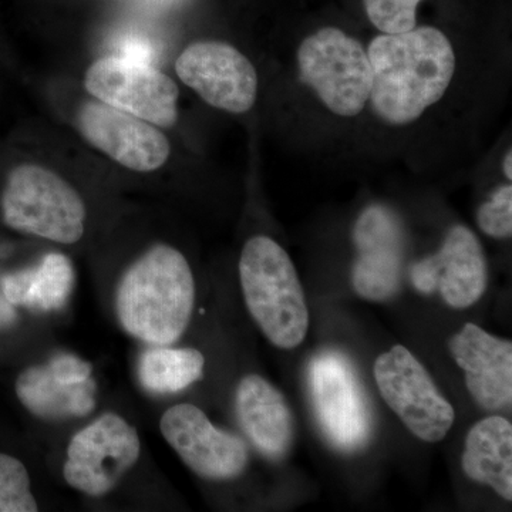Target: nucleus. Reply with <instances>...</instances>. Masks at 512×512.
<instances>
[{
  "instance_id": "nucleus-4",
  "label": "nucleus",
  "mask_w": 512,
  "mask_h": 512,
  "mask_svg": "<svg viewBox=\"0 0 512 512\" xmlns=\"http://www.w3.org/2000/svg\"><path fill=\"white\" fill-rule=\"evenodd\" d=\"M0 208L9 228L57 244H76L86 231L79 192L42 165L22 164L10 171Z\"/></svg>"
},
{
  "instance_id": "nucleus-6",
  "label": "nucleus",
  "mask_w": 512,
  "mask_h": 512,
  "mask_svg": "<svg viewBox=\"0 0 512 512\" xmlns=\"http://www.w3.org/2000/svg\"><path fill=\"white\" fill-rule=\"evenodd\" d=\"M313 410L333 447L353 453L372 434V410L365 389L349 357L323 350L309 365Z\"/></svg>"
},
{
  "instance_id": "nucleus-10",
  "label": "nucleus",
  "mask_w": 512,
  "mask_h": 512,
  "mask_svg": "<svg viewBox=\"0 0 512 512\" xmlns=\"http://www.w3.org/2000/svg\"><path fill=\"white\" fill-rule=\"evenodd\" d=\"M175 73L214 109L245 114L258 99L254 64L237 47L220 40H201L185 47L175 60Z\"/></svg>"
},
{
  "instance_id": "nucleus-21",
  "label": "nucleus",
  "mask_w": 512,
  "mask_h": 512,
  "mask_svg": "<svg viewBox=\"0 0 512 512\" xmlns=\"http://www.w3.org/2000/svg\"><path fill=\"white\" fill-rule=\"evenodd\" d=\"M39 510L32 490L28 468L19 458L0 453V512H36Z\"/></svg>"
},
{
  "instance_id": "nucleus-20",
  "label": "nucleus",
  "mask_w": 512,
  "mask_h": 512,
  "mask_svg": "<svg viewBox=\"0 0 512 512\" xmlns=\"http://www.w3.org/2000/svg\"><path fill=\"white\" fill-rule=\"evenodd\" d=\"M204 366L200 350L154 346L138 360V379L147 392L178 393L201 379Z\"/></svg>"
},
{
  "instance_id": "nucleus-19",
  "label": "nucleus",
  "mask_w": 512,
  "mask_h": 512,
  "mask_svg": "<svg viewBox=\"0 0 512 512\" xmlns=\"http://www.w3.org/2000/svg\"><path fill=\"white\" fill-rule=\"evenodd\" d=\"M74 286V268L66 255L52 252L32 268L2 276V289L13 306L30 311L55 312L69 302Z\"/></svg>"
},
{
  "instance_id": "nucleus-23",
  "label": "nucleus",
  "mask_w": 512,
  "mask_h": 512,
  "mask_svg": "<svg viewBox=\"0 0 512 512\" xmlns=\"http://www.w3.org/2000/svg\"><path fill=\"white\" fill-rule=\"evenodd\" d=\"M477 224L491 238H510L512 235V185L497 188L490 200L477 212Z\"/></svg>"
},
{
  "instance_id": "nucleus-22",
  "label": "nucleus",
  "mask_w": 512,
  "mask_h": 512,
  "mask_svg": "<svg viewBox=\"0 0 512 512\" xmlns=\"http://www.w3.org/2000/svg\"><path fill=\"white\" fill-rule=\"evenodd\" d=\"M421 0H363L366 15L386 35L416 28L417 6Z\"/></svg>"
},
{
  "instance_id": "nucleus-7",
  "label": "nucleus",
  "mask_w": 512,
  "mask_h": 512,
  "mask_svg": "<svg viewBox=\"0 0 512 512\" xmlns=\"http://www.w3.org/2000/svg\"><path fill=\"white\" fill-rule=\"evenodd\" d=\"M373 375L387 406L417 439L439 443L456 420L453 406L440 393L426 367L402 345L377 357Z\"/></svg>"
},
{
  "instance_id": "nucleus-8",
  "label": "nucleus",
  "mask_w": 512,
  "mask_h": 512,
  "mask_svg": "<svg viewBox=\"0 0 512 512\" xmlns=\"http://www.w3.org/2000/svg\"><path fill=\"white\" fill-rule=\"evenodd\" d=\"M84 87L94 99L161 128L178 120L180 90L167 74L143 60L106 56L90 64Z\"/></svg>"
},
{
  "instance_id": "nucleus-5",
  "label": "nucleus",
  "mask_w": 512,
  "mask_h": 512,
  "mask_svg": "<svg viewBox=\"0 0 512 512\" xmlns=\"http://www.w3.org/2000/svg\"><path fill=\"white\" fill-rule=\"evenodd\" d=\"M299 77L335 116L356 117L369 104L372 66L356 37L322 28L306 37L296 53Z\"/></svg>"
},
{
  "instance_id": "nucleus-12",
  "label": "nucleus",
  "mask_w": 512,
  "mask_h": 512,
  "mask_svg": "<svg viewBox=\"0 0 512 512\" xmlns=\"http://www.w3.org/2000/svg\"><path fill=\"white\" fill-rule=\"evenodd\" d=\"M356 259L352 284L357 295L373 302L392 298L402 284L404 228L396 212L384 205L367 207L353 228Z\"/></svg>"
},
{
  "instance_id": "nucleus-24",
  "label": "nucleus",
  "mask_w": 512,
  "mask_h": 512,
  "mask_svg": "<svg viewBox=\"0 0 512 512\" xmlns=\"http://www.w3.org/2000/svg\"><path fill=\"white\" fill-rule=\"evenodd\" d=\"M18 322V311L16 306L6 299L2 289V276H0V332L12 328Z\"/></svg>"
},
{
  "instance_id": "nucleus-3",
  "label": "nucleus",
  "mask_w": 512,
  "mask_h": 512,
  "mask_svg": "<svg viewBox=\"0 0 512 512\" xmlns=\"http://www.w3.org/2000/svg\"><path fill=\"white\" fill-rule=\"evenodd\" d=\"M239 282L248 311L269 342L298 348L308 333L309 311L288 252L266 235L249 238L239 258Z\"/></svg>"
},
{
  "instance_id": "nucleus-11",
  "label": "nucleus",
  "mask_w": 512,
  "mask_h": 512,
  "mask_svg": "<svg viewBox=\"0 0 512 512\" xmlns=\"http://www.w3.org/2000/svg\"><path fill=\"white\" fill-rule=\"evenodd\" d=\"M160 430L185 466L204 480H234L248 466L245 441L215 427L194 404L170 407L161 416Z\"/></svg>"
},
{
  "instance_id": "nucleus-9",
  "label": "nucleus",
  "mask_w": 512,
  "mask_h": 512,
  "mask_svg": "<svg viewBox=\"0 0 512 512\" xmlns=\"http://www.w3.org/2000/svg\"><path fill=\"white\" fill-rule=\"evenodd\" d=\"M141 456L137 430L116 413H106L74 434L67 446L64 481L89 497H104Z\"/></svg>"
},
{
  "instance_id": "nucleus-2",
  "label": "nucleus",
  "mask_w": 512,
  "mask_h": 512,
  "mask_svg": "<svg viewBox=\"0 0 512 512\" xmlns=\"http://www.w3.org/2000/svg\"><path fill=\"white\" fill-rule=\"evenodd\" d=\"M194 305L191 266L167 244L154 245L128 266L114 298L121 328L151 346L174 345L190 325Z\"/></svg>"
},
{
  "instance_id": "nucleus-18",
  "label": "nucleus",
  "mask_w": 512,
  "mask_h": 512,
  "mask_svg": "<svg viewBox=\"0 0 512 512\" xmlns=\"http://www.w3.org/2000/svg\"><path fill=\"white\" fill-rule=\"evenodd\" d=\"M461 467L470 480L512 500V426L501 416L478 421L468 431Z\"/></svg>"
},
{
  "instance_id": "nucleus-15",
  "label": "nucleus",
  "mask_w": 512,
  "mask_h": 512,
  "mask_svg": "<svg viewBox=\"0 0 512 512\" xmlns=\"http://www.w3.org/2000/svg\"><path fill=\"white\" fill-rule=\"evenodd\" d=\"M93 366L72 353L53 356L45 365L30 366L16 379L19 402L43 420L86 417L96 409Z\"/></svg>"
},
{
  "instance_id": "nucleus-17",
  "label": "nucleus",
  "mask_w": 512,
  "mask_h": 512,
  "mask_svg": "<svg viewBox=\"0 0 512 512\" xmlns=\"http://www.w3.org/2000/svg\"><path fill=\"white\" fill-rule=\"evenodd\" d=\"M235 412L242 430L262 456L279 460L293 439L291 409L284 394L259 375H248L235 393Z\"/></svg>"
},
{
  "instance_id": "nucleus-13",
  "label": "nucleus",
  "mask_w": 512,
  "mask_h": 512,
  "mask_svg": "<svg viewBox=\"0 0 512 512\" xmlns=\"http://www.w3.org/2000/svg\"><path fill=\"white\" fill-rule=\"evenodd\" d=\"M77 126L93 147L138 173L156 171L170 158V141L160 127L99 100L82 104Z\"/></svg>"
},
{
  "instance_id": "nucleus-1",
  "label": "nucleus",
  "mask_w": 512,
  "mask_h": 512,
  "mask_svg": "<svg viewBox=\"0 0 512 512\" xmlns=\"http://www.w3.org/2000/svg\"><path fill=\"white\" fill-rule=\"evenodd\" d=\"M372 66L369 103L389 126H409L439 103L456 73V52L441 30L421 26L375 37L367 49Z\"/></svg>"
},
{
  "instance_id": "nucleus-25",
  "label": "nucleus",
  "mask_w": 512,
  "mask_h": 512,
  "mask_svg": "<svg viewBox=\"0 0 512 512\" xmlns=\"http://www.w3.org/2000/svg\"><path fill=\"white\" fill-rule=\"evenodd\" d=\"M511 163H512V153H511V148H510V150H508V153L505 154L504 161H503V171H504L505 177L508 178V181L512 180V168H511L512 164Z\"/></svg>"
},
{
  "instance_id": "nucleus-14",
  "label": "nucleus",
  "mask_w": 512,
  "mask_h": 512,
  "mask_svg": "<svg viewBox=\"0 0 512 512\" xmlns=\"http://www.w3.org/2000/svg\"><path fill=\"white\" fill-rule=\"evenodd\" d=\"M410 279L423 295L439 291L451 308H470L487 289V262L480 239L464 225H454L439 252L413 264Z\"/></svg>"
},
{
  "instance_id": "nucleus-16",
  "label": "nucleus",
  "mask_w": 512,
  "mask_h": 512,
  "mask_svg": "<svg viewBox=\"0 0 512 512\" xmlns=\"http://www.w3.org/2000/svg\"><path fill=\"white\" fill-rule=\"evenodd\" d=\"M451 356L464 372L478 406L497 412L512 402V343L466 323L448 342Z\"/></svg>"
}]
</instances>
